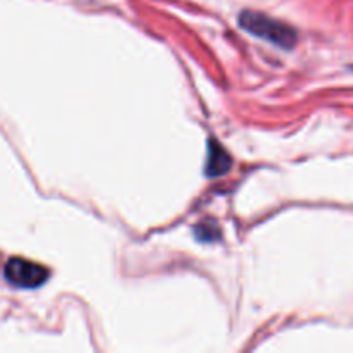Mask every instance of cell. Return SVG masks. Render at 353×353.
<instances>
[{
    "label": "cell",
    "mask_w": 353,
    "mask_h": 353,
    "mask_svg": "<svg viewBox=\"0 0 353 353\" xmlns=\"http://www.w3.org/2000/svg\"><path fill=\"white\" fill-rule=\"evenodd\" d=\"M210 233L217 234V228H216V226L210 228L207 223H203L202 226L196 228V236H199V240H203V241L216 240V238H214V236H210Z\"/></svg>",
    "instance_id": "277c9868"
},
{
    "label": "cell",
    "mask_w": 353,
    "mask_h": 353,
    "mask_svg": "<svg viewBox=\"0 0 353 353\" xmlns=\"http://www.w3.org/2000/svg\"><path fill=\"white\" fill-rule=\"evenodd\" d=\"M3 276L10 285L17 286V288H38L47 281L50 272L43 265L19 257H12L6 264Z\"/></svg>",
    "instance_id": "7a4b0ae2"
},
{
    "label": "cell",
    "mask_w": 353,
    "mask_h": 353,
    "mask_svg": "<svg viewBox=\"0 0 353 353\" xmlns=\"http://www.w3.org/2000/svg\"><path fill=\"white\" fill-rule=\"evenodd\" d=\"M240 26L248 33L283 48H292L296 41V31L292 26L254 10H245L240 14Z\"/></svg>",
    "instance_id": "6da1fadb"
},
{
    "label": "cell",
    "mask_w": 353,
    "mask_h": 353,
    "mask_svg": "<svg viewBox=\"0 0 353 353\" xmlns=\"http://www.w3.org/2000/svg\"><path fill=\"white\" fill-rule=\"evenodd\" d=\"M231 168V157L228 152L224 150L221 145L210 141L209 143V155H207V164H205V174L214 178V176H221L224 172L230 171Z\"/></svg>",
    "instance_id": "3957f363"
}]
</instances>
